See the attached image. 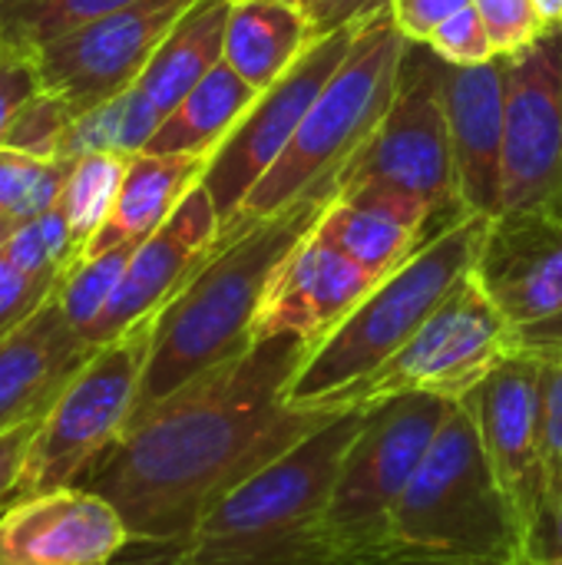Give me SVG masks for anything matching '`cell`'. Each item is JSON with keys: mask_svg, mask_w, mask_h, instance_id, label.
<instances>
[{"mask_svg": "<svg viewBox=\"0 0 562 565\" xmlns=\"http://www.w3.org/2000/svg\"><path fill=\"white\" fill-rule=\"evenodd\" d=\"M308 351L301 338H268L195 377L139 417L79 487L119 510L132 546H182L215 500L335 417L285 401Z\"/></svg>", "mask_w": 562, "mask_h": 565, "instance_id": "1", "label": "cell"}, {"mask_svg": "<svg viewBox=\"0 0 562 565\" xmlns=\"http://www.w3.org/2000/svg\"><path fill=\"white\" fill-rule=\"evenodd\" d=\"M335 185L311 189L265 218H248L219 235L209 258L156 315L129 427L195 377L245 354L272 275L291 248L315 232ZM126 427V430H129Z\"/></svg>", "mask_w": 562, "mask_h": 565, "instance_id": "2", "label": "cell"}, {"mask_svg": "<svg viewBox=\"0 0 562 565\" xmlns=\"http://www.w3.org/2000/svg\"><path fill=\"white\" fill-rule=\"evenodd\" d=\"M364 411L335 414L298 447L215 500L172 565H354L328 536L325 510Z\"/></svg>", "mask_w": 562, "mask_h": 565, "instance_id": "3", "label": "cell"}, {"mask_svg": "<svg viewBox=\"0 0 562 565\" xmlns=\"http://www.w3.org/2000/svg\"><path fill=\"white\" fill-rule=\"evenodd\" d=\"M487 225L490 215H467L434 232L305 354L288 381L285 401L291 407L335 414V404L384 367L447 301L474 268Z\"/></svg>", "mask_w": 562, "mask_h": 565, "instance_id": "4", "label": "cell"}, {"mask_svg": "<svg viewBox=\"0 0 562 565\" xmlns=\"http://www.w3.org/2000/svg\"><path fill=\"white\" fill-rule=\"evenodd\" d=\"M391 536L397 559L477 565H527L533 559L467 401L447 411L401 497Z\"/></svg>", "mask_w": 562, "mask_h": 565, "instance_id": "5", "label": "cell"}, {"mask_svg": "<svg viewBox=\"0 0 562 565\" xmlns=\"http://www.w3.org/2000/svg\"><path fill=\"white\" fill-rule=\"evenodd\" d=\"M407 46L411 40L394 23L391 7L361 23L351 53L301 119L288 149L248 192L232 225L275 215L311 189L335 185L338 169L361 149L394 103Z\"/></svg>", "mask_w": 562, "mask_h": 565, "instance_id": "6", "label": "cell"}, {"mask_svg": "<svg viewBox=\"0 0 562 565\" xmlns=\"http://www.w3.org/2000/svg\"><path fill=\"white\" fill-rule=\"evenodd\" d=\"M457 401L401 394L378 407L351 440L325 510L331 543L354 565H388L394 553V513Z\"/></svg>", "mask_w": 562, "mask_h": 565, "instance_id": "7", "label": "cell"}, {"mask_svg": "<svg viewBox=\"0 0 562 565\" xmlns=\"http://www.w3.org/2000/svg\"><path fill=\"white\" fill-rule=\"evenodd\" d=\"M156 315L103 344L70 381L30 444L13 500L79 487L126 434L152 348Z\"/></svg>", "mask_w": 562, "mask_h": 565, "instance_id": "8", "label": "cell"}, {"mask_svg": "<svg viewBox=\"0 0 562 565\" xmlns=\"http://www.w3.org/2000/svg\"><path fill=\"white\" fill-rule=\"evenodd\" d=\"M364 185L421 199L447 222L467 218L457 192V166L441 96V56H434L424 43L407 46L394 103L335 175V195Z\"/></svg>", "mask_w": 562, "mask_h": 565, "instance_id": "9", "label": "cell"}, {"mask_svg": "<svg viewBox=\"0 0 562 565\" xmlns=\"http://www.w3.org/2000/svg\"><path fill=\"white\" fill-rule=\"evenodd\" d=\"M510 354L513 348L507 321L470 268L447 301L427 318V324L384 367L351 387L335 404V414L378 407L401 394L464 401Z\"/></svg>", "mask_w": 562, "mask_h": 565, "instance_id": "10", "label": "cell"}, {"mask_svg": "<svg viewBox=\"0 0 562 565\" xmlns=\"http://www.w3.org/2000/svg\"><path fill=\"white\" fill-rule=\"evenodd\" d=\"M474 275L507 321L513 354L562 358V209L494 215Z\"/></svg>", "mask_w": 562, "mask_h": 565, "instance_id": "11", "label": "cell"}, {"mask_svg": "<svg viewBox=\"0 0 562 565\" xmlns=\"http://www.w3.org/2000/svg\"><path fill=\"white\" fill-rule=\"evenodd\" d=\"M358 30L361 26H348V30L318 36L278 83L262 89L255 106L238 119V126L209 156L199 182L205 185L219 212L222 232L235 222L242 202L258 185V179L288 149L301 119L308 116V109L315 106V99L321 96L335 70L351 53Z\"/></svg>", "mask_w": 562, "mask_h": 565, "instance_id": "12", "label": "cell"}, {"mask_svg": "<svg viewBox=\"0 0 562 565\" xmlns=\"http://www.w3.org/2000/svg\"><path fill=\"white\" fill-rule=\"evenodd\" d=\"M195 0H142L76 26L30 53L40 89L56 93L76 116L116 99L149 66L152 53Z\"/></svg>", "mask_w": 562, "mask_h": 565, "instance_id": "13", "label": "cell"}, {"mask_svg": "<svg viewBox=\"0 0 562 565\" xmlns=\"http://www.w3.org/2000/svg\"><path fill=\"white\" fill-rule=\"evenodd\" d=\"M503 212L562 209V30L503 60Z\"/></svg>", "mask_w": 562, "mask_h": 565, "instance_id": "14", "label": "cell"}, {"mask_svg": "<svg viewBox=\"0 0 562 565\" xmlns=\"http://www.w3.org/2000/svg\"><path fill=\"white\" fill-rule=\"evenodd\" d=\"M464 401L533 550L543 520V361L510 354Z\"/></svg>", "mask_w": 562, "mask_h": 565, "instance_id": "15", "label": "cell"}, {"mask_svg": "<svg viewBox=\"0 0 562 565\" xmlns=\"http://www.w3.org/2000/svg\"><path fill=\"white\" fill-rule=\"evenodd\" d=\"M129 546L119 510L89 487H56L0 510V565H113Z\"/></svg>", "mask_w": 562, "mask_h": 565, "instance_id": "16", "label": "cell"}, {"mask_svg": "<svg viewBox=\"0 0 562 565\" xmlns=\"http://www.w3.org/2000/svg\"><path fill=\"white\" fill-rule=\"evenodd\" d=\"M219 235H222L219 212L205 185L199 182L179 202V209L146 242L136 245L113 301L86 334L89 344L103 348L123 331H129L132 324L159 315L169 305V298L192 278V271L209 258Z\"/></svg>", "mask_w": 562, "mask_h": 565, "instance_id": "17", "label": "cell"}, {"mask_svg": "<svg viewBox=\"0 0 562 565\" xmlns=\"http://www.w3.org/2000/svg\"><path fill=\"white\" fill-rule=\"evenodd\" d=\"M374 285L378 278L335 248L315 225V232H308L272 275L252 341L301 338L315 348L361 305Z\"/></svg>", "mask_w": 562, "mask_h": 565, "instance_id": "18", "label": "cell"}, {"mask_svg": "<svg viewBox=\"0 0 562 565\" xmlns=\"http://www.w3.org/2000/svg\"><path fill=\"white\" fill-rule=\"evenodd\" d=\"M441 96L457 166V192L467 215L503 212L507 83L503 60L450 66L441 60Z\"/></svg>", "mask_w": 562, "mask_h": 565, "instance_id": "19", "label": "cell"}, {"mask_svg": "<svg viewBox=\"0 0 562 565\" xmlns=\"http://www.w3.org/2000/svg\"><path fill=\"white\" fill-rule=\"evenodd\" d=\"M99 348L63 315L56 291L0 341V430L40 420Z\"/></svg>", "mask_w": 562, "mask_h": 565, "instance_id": "20", "label": "cell"}, {"mask_svg": "<svg viewBox=\"0 0 562 565\" xmlns=\"http://www.w3.org/2000/svg\"><path fill=\"white\" fill-rule=\"evenodd\" d=\"M444 225L450 222L421 199L381 185H364L335 195L318 222V232L381 281Z\"/></svg>", "mask_w": 562, "mask_h": 565, "instance_id": "21", "label": "cell"}, {"mask_svg": "<svg viewBox=\"0 0 562 565\" xmlns=\"http://www.w3.org/2000/svg\"><path fill=\"white\" fill-rule=\"evenodd\" d=\"M205 162H209L205 156H152V152L132 156L126 166L116 205L106 225L86 245V255L146 242L179 209V202L199 185Z\"/></svg>", "mask_w": 562, "mask_h": 565, "instance_id": "22", "label": "cell"}, {"mask_svg": "<svg viewBox=\"0 0 562 565\" xmlns=\"http://www.w3.org/2000/svg\"><path fill=\"white\" fill-rule=\"evenodd\" d=\"M232 0H195L166 33L136 89L162 113H172L225 60V26Z\"/></svg>", "mask_w": 562, "mask_h": 565, "instance_id": "23", "label": "cell"}, {"mask_svg": "<svg viewBox=\"0 0 562 565\" xmlns=\"http://www.w3.org/2000/svg\"><path fill=\"white\" fill-rule=\"evenodd\" d=\"M315 40L318 33L301 7L282 0H238L232 3L225 26V63L255 89H268Z\"/></svg>", "mask_w": 562, "mask_h": 565, "instance_id": "24", "label": "cell"}, {"mask_svg": "<svg viewBox=\"0 0 562 565\" xmlns=\"http://www.w3.org/2000/svg\"><path fill=\"white\" fill-rule=\"evenodd\" d=\"M262 89L245 83L225 60L189 96L166 113L142 152L152 156H212L238 119L255 106Z\"/></svg>", "mask_w": 562, "mask_h": 565, "instance_id": "25", "label": "cell"}, {"mask_svg": "<svg viewBox=\"0 0 562 565\" xmlns=\"http://www.w3.org/2000/svg\"><path fill=\"white\" fill-rule=\"evenodd\" d=\"M159 122H162V113L136 86H129L116 99L73 119L66 142H63V162L103 156V152L126 156V159L139 156L156 136Z\"/></svg>", "mask_w": 562, "mask_h": 565, "instance_id": "26", "label": "cell"}, {"mask_svg": "<svg viewBox=\"0 0 562 565\" xmlns=\"http://www.w3.org/2000/svg\"><path fill=\"white\" fill-rule=\"evenodd\" d=\"M132 3L142 0H0V40L30 56L43 43Z\"/></svg>", "mask_w": 562, "mask_h": 565, "instance_id": "27", "label": "cell"}, {"mask_svg": "<svg viewBox=\"0 0 562 565\" xmlns=\"http://www.w3.org/2000/svg\"><path fill=\"white\" fill-rule=\"evenodd\" d=\"M129 159L103 152V156L76 159L70 166V175H66V185L60 195V209L66 215V225H70V235H73L79 258L86 255V245L96 238V232L106 225V218L116 205Z\"/></svg>", "mask_w": 562, "mask_h": 565, "instance_id": "28", "label": "cell"}, {"mask_svg": "<svg viewBox=\"0 0 562 565\" xmlns=\"http://www.w3.org/2000/svg\"><path fill=\"white\" fill-rule=\"evenodd\" d=\"M132 252H136V245H119V248H109L99 255H86L60 278L56 301L76 331L89 334V328L99 321V315L106 311V305L113 301V295L126 275Z\"/></svg>", "mask_w": 562, "mask_h": 565, "instance_id": "29", "label": "cell"}, {"mask_svg": "<svg viewBox=\"0 0 562 565\" xmlns=\"http://www.w3.org/2000/svg\"><path fill=\"white\" fill-rule=\"evenodd\" d=\"M20 271H26L30 278L43 281V285H60V278L79 262V252L73 245L70 225L63 209H50L36 218H26L20 225H13L10 238L0 248Z\"/></svg>", "mask_w": 562, "mask_h": 565, "instance_id": "30", "label": "cell"}, {"mask_svg": "<svg viewBox=\"0 0 562 565\" xmlns=\"http://www.w3.org/2000/svg\"><path fill=\"white\" fill-rule=\"evenodd\" d=\"M73 119H76V113L56 93L36 89L17 109L0 149L20 152V156L40 159V162H60L63 159V142H66V132H70Z\"/></svg>", "mask_w": 562, "mask_h": 565, "instance_id": "31", "label": "cell"}, {"mask_svg": "<svg viewBox=\"0 0 562 565\" xmlns=\"http://www.w3.org/2000/svg\"><path fill=\"white\" fill-rule=\"evenodd\" d=\"M562 507V358L543 361V520ZM540 536V533H537ZM537 550V546H533Z\"/></svg>", "mask_w": 562, "mask_h": 565, "instance_id": "32", "label": "cell"}, {"mask_svg": "<svg viewBox=\"0 0 562 565\" xmlns=\"http://www.w3.org/2000/svg\"><path fill=\"white\" fill-rule=\"evenodd\" d=\"M474 7L480 10L497 60H510L533 46L543 33H550L533 0H474Z\"/></svg>", "mask_w": 562, "mask_h": 565, "instance_id": "33", "label": "cell"}, {"mask_svg": "<svg viewBox=\"0 0 562 565\" xmlns=\"http://www.w3.org/2000/svg\"><path fill=\"white\" fill-rule=\"evenodd\" d=\"M424 46L434 56H441L444 63H450V66H480V63L497 60L494 46H490V33H487V26L480 20V10L474 3L457 10L444 23H437L427 33Z\"/></svg>", "mask_w": 562, "mask_h": 565, "instance_id": "34", "label": "cell"}, {"mask_svg": "<svg viewBox=\"0 0 562 565\" xmlns=\"http://www.w3.org/2000/svg\"><path fill=\"white\" fill-rule=\"evenodd\" d=\"M56 288L30 278L0 252V341L13 334Z\"/></svg>", "mask_w": 562, "mask_h": 565, "instance_id": "35", "label": "cell"}, {"mask_svg": "<svg viewBox=\"0 0 562 565\" xmlns=\"http://www.w3.org/2000/svg\"><path fill=\"white\" fill-rule=\"evenodd\" d=\"M40 89L36 83V73H33V63L26 53H17L10 50L3 40H0V142L17 116V109Z\"/></svg>", "mask_w": 562, "mask_h": 565, "instance_id": "36", "label": "cell"}, {"mask_svg": "<svg viewBox=\"0 0 562 565\" xmlns=\"http://www.w3.org/2000/svg\"><path fill=\"white\" fill-rule=\"evenodd\" d=\"M298 7L308 17V23L315 26V33L328 36V33L368 23L371 17L388 10L391 0H301Z\"/></svg>", "mask_w": 562, "mask_h": 565, "instance_id": "37", "label": "cell"}, {"mask_svg": "<svg viewBox=\"0 0 562 565\" xmlns=\"http://www.w3.org/2000/svg\"><path fill=\"white\" fill-rule=\"evenodd\" d=\"M470 3L474 0H391V13L411 43H424L437 23H444L447 17H454Z\"/></svg>", "mask_w": 562, "mask_h": 565, "instance_id": "38", "label": "cell"}, {"mask_svg": "<svg viewBox=\"0 0 562 565\" xmlns=\"http://www.w3.org/2000/svg\"><path fill=\"white\" fill-rule=\"evenodd\" d=\"M40 420H26V424L0 430V510H7L13 503V493H17V483L23 477L26 454H30L36 430H40Z\"/></svg>", "mask_w": 562, "mask_h": 565, "instance_id": "39", "label": "cell"}, {"mask_svg": "<svg viewBox=\"0 0 562 565\" xmlns=\"http://www.w3.org/2000/svg\"><path fill=\"white\" fill-rule=\"evenodd\" d=\"M562 553V507L547 520V526L537 536V550L533 556H560Z\"/></svg>", "mask_w": 562, "mask_h": 565, "instance_id": "40", "label": "cell"}, {"mask_svg": "<svg viewBox=\"0 0 562 565\" xmlns=\"http://www.w3.org/2000/svg\"><path fill=\"white\" fill-rule=\"evenodd\" d=\"M20 152H7L0 149V218H7V205H10V192H13V179L20 169Z\"/></svg>", "mask_w": 562, "mask_h": 565, "instance_id": "41", "label": "cell"}, {"mask_svg": "<svg viewBox=\"0 0 562 565\" xmlns=\"http://www.w3.org/2000/svg\"><path fill=\"white\" fill-rule=\"evenodd\" d=\"M533 7H537L543 26H547L550 33H553V30H562V0H533Z\"/></svg>", "mask_w": 562, "mask_h": 565, "instance_id": "42", "label": "cell"}, {"mask_svg": "<svg viewBox=\"0 0 562 565\" xmlns=\"http://www.w3.org/2000/svg\"><path fill=\"white\" fill-rule=\"evenodd\" d=\"M388 565H477V563H457V559H417V556H407V559H394Z\"/></svg>", "mask_w": 562, "mask_h": 565, "instance_id": "43", "label": "cell"}, {"mask_svg": "<svg viewBox=\"0 0 562 565\" xmlns=\"http://www.w3.org/2000/svg\"><path fill=\"white\" fill-rule=\"evenodd\" d=\"M527 565H562V553L560 556H533Z\"/></svg>", "mask_w": 562, "mask_h": 565, "instance_id": "44", "label": "cell"}, {"mask_svg": "<svg viewBox=\"0 0 562 565\" xmlns=\"http://www.w3.org/2000/svg\"><path fill=\"white\" fill-rule=\"evenodd\" d=\"M13 225H17V222H10V218H0V248H3V242L10 238Z\"/></svg>", "mask_w": 562, "mask_h": 565, "instance_id": "45", "label": "cell"}, {"mask_svg": "<svg viewBox=\"0 0 562 565\" xmlns=\"http://www.w3.org/2000/svg\"><path fill=\"white\" fill-rule=\"evenodd\" d=\"M146 565H172L169 559H166V553H162V559H156V563H146Z\"/></svg>", "mask_w": 562, "mask_h": 565, "instance_id": "46", "label": "cell"}, {"mask_svg": "<svg viewBox=\"0 0 562 565\" xmlns=\"http://www.w3.org/2000/svg\"><path fill=\"white\" fill-rule=\"evenodd\" d=\"M232 3H238V0H232ZM282 3H295V7H298L301 0H282Z\"/></svg>", "mask_w": 562, "mask_h": 565, "instance_id": "47", "label": "cell"}]
</instances>
